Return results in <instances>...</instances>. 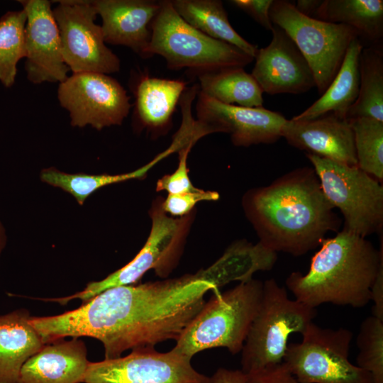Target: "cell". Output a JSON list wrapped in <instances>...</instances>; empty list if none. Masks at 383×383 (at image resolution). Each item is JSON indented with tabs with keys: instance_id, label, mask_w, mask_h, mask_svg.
Wrapping results in <instances>:
<instances>
[{
	"instance_id": "obj_37",
	"label": "cell",
	"mask_w": 383,
	"mask_h": 383,
	"mask_svg": "<svg viewBox=\"0 0 383 383\" xmlns=\"http://www.w3.org/2000/svg\"><path fill=\"white\" fill-rule=\"evenodd\" d=\"M211 383H245L247 374L242 370L218 368L213 374Z\"/></svg>"
},
{
	"instance_id": "obj_3",
	"label": "cell",
	"mask_w": 383,
	"mask_h": 383,
	"mask_svg": "<svg viewBox=\"0 0 383 383\" xmlns=\"http://www.w3.org/2000/svg\"><path fill=\"white\" fill-rule=\"evenodd\" d=\"M320 245L308 272H292L286 279L287 288L296 299L312 308L324 303L365 306L383 266L382 239L377 250L366 238L343 228Z\"/></svg>"
},
{
	"instance_id": "obj_17",
	"label": "cell",
	"mask_w": 383,
	"mask_h": 383,
	"mask_svg": "<svg viewBox=\"0 0 383 383\" xmlns=\"http://www.w3.org/2000/svg\"><path fill=\"white\" fill-rule=\"evenodd\" d=\"M281 135L292 146L308 153L357 166L354 134L348 119L328 113L311 120H286Z\"/></svg>"
},
{
	"instance_id": "obj_39",
	"label": "cell",
	"mask_w": 383,
	"mask_h": 383,
	"mask_svg": "<svg viewBox=\"0 0 383 383\" xmlns=\"http://www.w3.org/2000/svg\"><path fill=\"white\" fill-rule=\"evenodd\" d=\"M7 242V236L5 228L0 220V256L4 250Z\"/></svg>"
},
{
	"instance_id": "obj_2",
	"label": "cell",
	"mask_w": 383,
	"mask_h": 383,
	"mask_svg": "<svg viewBox=\"0 0 383 383\" xmlns=\"http://www.w3.org/2000/svg\"><path fill=\"white\" fill-rule=\"evenodd\" d=\"M245 215L267 248L293 256L320 245L342 221L322 190L313 167L296 168L243 198Z\"/></svg>"
},
{
	"instance_id": "obj_30",
	"label": "cell",
	"mask_w": 383,
	"mask_h": 383,
	"mask_svg": "<svg viewBox=\"0 0 383 383\" xmlns=\"http://www.w3.org/2000/svg\"><path fill=\"white\" fill-rule=\"evenodd\" d=\"M354 134L357 167L383 179V122L370 117L348 119Z\"/></svg>"
},
{
	"instance_id": "obj_33",
	"label": "cell",
	"mask_w": 383,
	"mask_h": 383,
	"mask_svg": "<svg viewBox=\"0 0 383 383\" xmlns=\"http://www.w3.org/2000/svg\"><path fill=\"white\" fill-rule=\"evenodd\" d=\"M219 194L216 192L199 189L196 192L181 194H168L162 201V208L167 214L183 217L191 213L196 204L204 201H216Z\"/></svg>"
},
{
	"instance_id": "obj_22",
	"label": "cell",
	"mask_w": 383,
	"mask_h": 383,
	"mask_svg": "<svg viewBox=\"0 0 383 383\" xmlns=\"http://www.w3.org/2000/svg\"><path fill=\"white\" fill-rule=\"evenodd\" d=\"M277 260V253L258 242L245 240L232 243L209 267L196 272L216 289L233 281L248 282L258 271H269Z\"/></svg>"
},
{
	"instance_id": "obj_21",
	"label": "cell",
	"mask_w": 383,
	"mask_h": 383,
	"mask_svg": "<svg viewBox=\"0 0 383 383\" xmlns=\"http://www.w3.org/2000/svg\"><path fill=\"white\" fill-rule=\"evenodd\" d=\"M187 84L180 79L142 76L134 91V116L139 125L155 133L168 129Z\"/></svg>"
},
{
	"instance_id": "obj_14",
	"label": "cell",
	"mask_w": 383,
	"mask_h": 383,
	"mask_svg": "<svg viewBox=\"0 0 383 383\" xmlns=\"http://www.w3.org/2000/svg\"><path fill=\"white\" fill-rule=\"evenodd\" d=\"M27 16L25 40L27 79L33 84L62 83L70 70L61 48L59 30L47 0H20Z\"/></svg>"
},
{
	"instance_id": "obj_38",
	"label": "cell",
	"mask_w": 383,
	"mask_h": 383,
	"mask_svg": "<svg viewBox=\"0 0 383 383\" xmlns=\"http://www.w3.org/2000/svg\"><path fill=\"white\" fill-rule=\"evenodd\" d=\"M321 1L320 0H299L295 7L301 13L312 18Z\"/></svg>"
},
{
	"instance_id": "obj_27",
	"label": "cell",
	"mask_w": 383,
	"mask_h": 383,
	"mask_svg": "<svg viewBox=\"0 0 383 383\" xmlns=\"http://www.w3.org/2000/svg\"><path fill=\"white\" fill-rule=\"evenodd\" d=\"M358 96L346 119L370 117L383 122L382 45L363 48L359 58Z\"/></svg>"
},
{
	"instance_id": "obj_23",
	"label": "cell",
	"mask_w": 383,
	"mask_h": 383,
	"mask_svg": "<svg viewBox=\"0 0 383 383\" xmlns=\"http://www.w3.org/2000/svg\"><path fill=\"white\" fill-rule=\"evenodd\" d=\"M363 48L360 38L350 44L336 76L321 96L294 121L311 120L328 113L346 119L350 108L356 101L360 86L359 58Z\"/></svg>"
},
{
	"instance_id": "obj_10",
	"label": "cell",
	"mask_w": 383,
	"mask_h": 383,
	"mask_svg": "<svg viewBox=\"0 0 383 383\" xmlns=\"http://www.w3.org/2000/svg\"><path fill=\"white\" fill-rule=\"evenodd\" d=\"M301 335V343L288 344L282 361L297 383H372L370 373L348 359L350 330L312 322Z\"/></svg>"
},
{
	"instance_id": "obj_28",
	"label": "cell",
	"mask_w": 383,
	"mask_h": 383,
	"mask_svg": "<svg viewBox=\"0 0 383 383\" xmlns=\"http://www.w3.org/2000/svg\"><path fill=\"white\" fill-rule=\"evenodd\" d=\"M161 160L162 157L158 155L152 161L134 171L118 174H70L51 167L43 169L40 178L42 182L70 194L79 204L83 205L92 193L103 187L144 177Z\"/></svg>"
},
{
	"instance_id": "obj_12",
	"label": "cell",
	"mask_w": 383,
	"mask_h": 383,
	"mask_svg": "<svg viewBox=\"0 0 383 383\" xmlns=\"http://www.w3.org/2000/svg\"><path fill=\"white\" fill-rule=\"evenodd\" d=\"M57 99L69 112L72 126L89 125L98 131L121 125L131 107L121 84L99 72L72 73L60 83Z\"/></svg>"
},
{
	"instance_id": "obj_15",
	"label": "cell",
	"mask_w": 383,
	"mask_h": 383,
	"mask_svg": "<svg viewBox=\"0 0 383 383\" xmlns=\"http://www.w3.org/2000/svg\"><path fill=\"white\" fill-rule=\"evenodd\" d=\"M197 120L216 133L231 135L235 146L273 143L281 135L286 118L277 112L260 107H244L218 102L199 91Z\"/></svg>"
},
{
	"instance_id": "obj_8",
	"label": "cell",
	"mask_w": 383,
	"mask_h": 383,
	"mask_svg": "<svg viewBox=\"0 0 383 383\" xmlns=\"http://www.w3.org/2000/svg\"><path fill=\"white\" fill-rule=\"evenodd\" d=\"M312 165L323 194L343 218V228L366 238L383 227V186L360 170L313 154Z\"/></svg>"
},
{
	"instance_id": "obj_7",
	"label": "cell",
	"mask_w": 383,
	"mask_h": 383,
	"mask_svg": "<svg viewBox=\"0 0 383 383\" xmlns=\"http://www.w3.org/2000/svg\"><path fill=\"white\" fill-rule=\"evenodd\" d=\"M152 226L148 238L135 257L128 264L99 281L91 282L74 294L50 298V301L65 305L80 299L85 302L111 287L134 284L149 270H155L160 277H167L180 258L186 237L192 223V214L172 218L162 208L157 199L150 211Z\"/></svg>"
},
{
	"instance_id": "obj_1",
	"label": "cell",
	"mask_w": 383,
	"mask_h": 383,
	"mask_svg": "<svg viewBox=\"0 0 383 383\" xmlns=\"http://www.w3.org/2000/svg\"><path fill=\"white\" fill-rule=\"evenodd\" d=\"M218 291L197 274L109 288L76 309L49 316H30L44 344L68 337L101 342L105 359L128 350L155 348L177 340L204 305L207 292Z\"/></svg>"
},
{
	"instance_id": "obj_18",
	"label": "cell",
	"mask_w": 383,
	"mask_h": 383,
	"mask_svg": "<svg viewBox=\"0 0 383 383\" xmlns=\"http://www.w3.org/2000/svg\"><path fill=\"white\" fill-rule=\"evenodd\" d=\"M105 43L124 45L144 59L151 39L150 25L160 8V1L92 0Z\"/></svg>"
},
{
	"instance_id": "obj_26",
	"label": "cell",
	"mask_w": 383,
	"mask_h": 383,
	"mask_svg": "<svg viewBox=\"0 0 383 383\" xmlns=\"http://www.w3.org/2000/svg\"><path fill=\"white\" fill-rule=\"evenodd\" d=\"M199 91L225 104L260 107L262 91L251 74L243 67H229L196 73Z\"/></svg>"
},
{
	"instance_id": "obj_19",
	"label": "cell",
	"mask_w": 383,
	"mask_h": 383,
	"mask_svg": "<svg viewBox=\"0 0 383 383\" xmlns=\"http://www.w3.org/2000/svg\"><path fill=\"white\" fill-rule=\"evenodd\" d=\"M89 362L79 338L59 340L45 344L24 363L18 383H82Z\"/></svg>"
},
{
	"instance_id": "obj_16",
	"label": "cell",
	"mask_w": 383,
	"mask_h": 383,
	"mask_svg": "<svg viewBox=\"0 0 383 383\" xmlns=\"http://www.w3.org/2000/svg\"><path fill=\"white\" fill-rule=\"evenodd\" d=\"M271 31L272 39L258 49L251 73L262 92L298 94L316 87L308 62L287 33L275 25Z\"/></svg>"
},
{
	"instance_id": "obj_9",
	"label": "cell",
	"mask_w": 383,
	"mask_h": 383,
	"mask_svg": "<svg viewBox=\"0 0 383 383\" xmlns=\"http://www.w3.org/2000/svg\"><path fill=\"white\" fill-rule=\"evenodd\" d=\"M270 18L273 25L287 33L304 55L318 91L322 94L338 72L351 42L360 38L357 30L306 16L285 0L273 1Z\"/></svg>"
},
{
	"instance_id": "obj_31",
	"label": "cell",
	"mask_w": 383,
	"mask_h": 383,
	"mask_svg": "<svg viewBox=\"0 0 383 383\" xmlns=\"http://www.w3.org/2000/svg\"><path fill=\"white\" fill-rule=\"evenodd\" d=\"M357 366L370 372L372 383H383V320L372 315L361 323L356 339Z\"/></svg>"
},
{
	"instance_id": "obj_25",
	"label": "cell",
	"mask_w": 383,
	"mask_h": 383,
	"mask_svg": "<svg viewBox=\"0 0 383 383\" xmlns=\"http://www.w3.org/2000/svg\"><path fill=\"white\" fill-rule=\"evenodd\" d=\"M171 4L192 27L213 39L238 48L255 59L257 47L245 40L232 27L221 1L172 0Z\"/></svg>"
},
{
	"instance_id": "obj_24",
	"label": "cell",
	"mask_w": 383,
	"mask_h": 383,
	"mask_svg": "<svg viewBox=\"0 0 383 383\" xmlns=\"http://www.w3.org/2000/svg\"><path fill=\"white\" fill-rule=\"evenodd\" d=\"M312 18L348 26L370 45H382V0H324Z\"/></svg>"
},
{
	"instance_id": "obj_4",
	"label": "cell",
	"mask_w": 383,
	"mask_h": 383,
	"mask_svg": "<svg viewBox=\"0 0 383 383\" xmlns=\"http://www.w3.org/2000/svg\"><path fill=\"white\" fill-rule=\"evenodd\" d=\"M263 282H240L221 293L213 292L189 322L172 349L189 359L206 349L225 348L231 354L242 351L251 324L259 309Z\"/></svg>"
},
{
	"instance_id": "obj_34",
	"label": "cell",
	"mask_w": 383,
	"mask_h": 383,
	"mask_svg": "<svg viewBox=\"0 0 383 383\" xmlns=\"http://www.w3.org/2000/svg\"><path fill=\"white\" fill-rule=\"evenodd\" d=\"M246 374L245 383H297L283 362Z\"/></svg>"
},
{
	"instance_id": "obj_32",
	"label": "cell",
	"mask_w": 383,
	"mask_h": 383,
	"mask_svg": "<svg viewBox=\"0 0 383 383\" xmlns=\"http://www.w3.org/2000/svg\"><path fill=\"white\" fill-rule=\"evenodd\" d=\"M195 143H191L179 150V163L176 170L160 178L156 185L157 192L165 191L168 194H175L198 191L189 177L187 158L192 148Z\"/></svg>"
},
{
	"instance_id": "obj_13",
	"label": "cell",
	"mask_w": 383,
	"mask_h": 383,
	"mask_svg": "<svg viewBox=\"0 0 383 383\" xmlns=\"http://www.w3.org/2000/svg\"><path fill=\"white\" fill-rule=\"evenodd\" d=\"M191 360L172 350L137 348L124 357L90 362L84 383H211Z\"/></svg>"
},
{
	"instance_id": "obj_36",
	"label": "cell",
	"mask_w": 383,
	"mask_h": 383,
	"mask_svg": "<svg viewBox=\"0 0 383 383\" xmlns=\"http://www.w3.org/2000/svg\"><path fill=\"white\" fill-rule=\"evenodd\" d=\"M372 315L383 320V266L380 267L371 289Z\"/></svg>"
},
{
	"instance_id": "obj_6",
	"label": "cell",
	"mask_w": 383,
	"mask_h": 383,
	"mask_svg": "<svg viewBox=\"0 0 383 383\" xmlns=\"http://www.w3.org/2000/svg\"><path fill=\"white\" fill-rule=\"evenodd\" d=\"M316 314V308L290 299L286 289L274 279L266 280L259 309L241 351V370L248 374L282 363L289 335H302Z\"/></svg>"
},
{
	"instance_id": "obj_35",
	"label": "cell",
	"mask_w": 383,
	"mask_h": 383,
	"mask_svg": "<svg viewBox=\"0 0 383 383\" xmlns=\"http://www.w3.org/2000/svg\"><path fill=\"white\" fill-rule=\"evenodd\" d=\"M231 2L250 15L265 29L272 30L273 24L270 18V9L273 0H233Z\"/></svg>"
},
{
	"instance_id": "obj_11",
	"label": "cell",
	"mask_w": 383,
	"mask_h": 383,
	"mask_svg": "<svg viewBox=\"0 0 383 383\" xmlns=\"http://www.w3.org/2000/svg\"><path fill=\"white\" fill-rule=\"evenodd\" d=\"M52 9L59 30L64 61L72 73L111 74L120 60L106 45L92 1L60 0Z\"/></svg>"
},
{
	"instance_id": "obj_29",
	"label": "cell",
	"mask_w": 383,
	"mask_h": 383,
	"mask_svg": "<svg viewBox=\"0 0 383 383\" xmlns=\"http://www.w3.org/2000/svg\"><path fill=\"white\" fill-rule=\"evenodd\" d=\"M26 21L23 9L0 18V82L6 88L14 84L18 62L26 57Z\"/></svg>"
},
{
	"instance_id": "obj_20",
	"label": "cell",
	"mask_w": 383,
	"mask_h": 383,
	"mask_svg": "<svg viewBox=\"0 0 383 383\" xmlns=\"http://www.w3.org/2000/svg\"><path fill=\"white\" fill-rule=\"evenodd\" d=\"M24 309L0 316V383H18L21 367L44 345Z\"/></svg>"
},
{
	"instance_id": "obj_5",
	"label": "cell",
	"mask_w": 383,
	"mask_h": 383,
	"mask_svg": "<svg viewBox=\"0 0 383 383\" xmlns=\"http://www.w3.org/2000/svg\"><path fill=\"white\" fill-rule=\"evenodd\" d=\"M148 58L159 55L171 70L187 68L196 74L229 67H243L254 57L238 48L213 39L187 23L170 0L160 8L150 25Z\"/></svg>"
}]
</instances>
